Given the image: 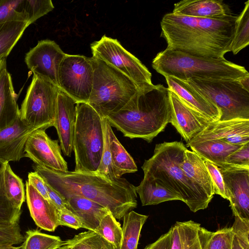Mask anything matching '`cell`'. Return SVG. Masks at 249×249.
<instances>
[{
	"instance_id": "4fadbf2b",
	"label": "cell",
	"mask_w": 249,
	"mask_h": 249,
	"mask_svg": "<svg viewBox=\"0 0 249 249\" xmlns=\"http://www.w3.org/2000/svg\"><path fill=\"white\" fill-rule=\"evenodd\" d=\"M24 153L25 157L35 164L57 171H68L58 141L51 139L44 129H38L30 134L25 145Z\"/></svg>"
},
{
	"instance_id": "7dc6e473",
	"label": "cell",
	"mask_w": 249,
	"mask_h": 249,
	"mask_svg": "<svg viewBox=\"0 0 249 249\" xmlns=\"http://www.w3.org/2000/svg\"><path fill=\"white\" fill-rule=\"evenodd\" d=\"M45 182L50 200L56 209L61 212H71L69 210L67 202L63 197L50 186L45 181Z\"/></svg>"
},
{
	"instance_id": "83f0119b",
	"label": "cell",
	"mask_w": 249,
	"mask_h": 249,
	"mask_svg": "<svg viewBox=\"0 0 249 249\" xmlns=\"http://www.w3.org/2000/svg\"><path fill=\"white\" fill-rule=\"evenodd\" d=\"M142 206L157 205L171 200H180L173 192L154 180L143 178L140 185L136 187Z\"/></svg>"
},
{
	"instance_id": "52a82bcc",
	"label": "cell",
	"mask_w": 249,
	"mask_h": 249,
	"mask_svg": "<svg viewBox=\"0 0 249 249\" xmlns=\"http://www.w3.org/2000/svg\"><path fill=\"white\" fill-rule=\"evenodd\" d=\"M104 141L102 116L88 104L77 103L73 142L74 171L97 172Z\"/></svg>"
},
{
	"instance_id": "30bf717a",
	"label": "cell",
	"mask_w": 249,
	"mask_h": 249,
	"mask_svg": "<svg viewBox=\"0 0 249 249\" xmlns=\"http://www.w3.org/2000/svg\"><path fill=\"white\" fill-rule=\"evenodd\" d=\"M92 56L113 66L130 78L139 90L153 87L152 74L136 56L125 50L116 39L104 35L90 44Z\"/></svg>"
},
{
	"instance_id": "6da1fadb",
	"label": "cell",
	"mask_w": 249,
	"mask_h": 249,
	"mask_svg": "<svg viewBox=\"0 0 249 249\" xmlns=\"http://www.w3.org/2000/svg\"><path fill=\"white\" fill-rule=\"evenodd\" d=\"M237 17L231 13L214 18L169 13L160 21V36L165 40L167 50L200 57L224 58L231 52Z\"/></svg>"
},
{
	"instance_id": "c3c4849f",
	"label": "cell",
	"mask_w": 249,
	"mask_h": 249,
	"mask_svg": "<svg viewBox=\"0 0 249 249\" xmlns=\"http://www.w3.org/2000/svg\"><path fill=\"white\" fill-rule=\"evenodd\" d=\"M171 231L160 236L154 243L147 246L144 249H171Z\"/></svg>"
},
{
	"instance_id": "f907efd6",
	"label": "cell",
	"mask_w": 249,
	"mask_h": 249,
	"mask_svg": "<svg viewBox=\"0 0 249 249\" xmlns=\"http://www.w3.org/2000/svg\"><path fill=\"white\" fill-rule=\"evenodd\" d=\"M231 249H249V246L240 242L238 238L233 235Z\"/></svg>"
},
{
	"instance_id": "5bb4252c",
	"label": "cell",
	"mask_w": 249,
	"mask_h": 249,
	"mask_svg": "<svg viewBox=\"0 0 249 249\" xmlns=\"http://www.w3.org/2000/svg\"><path fill=\"white\" fill-rule=\"evenodd\" d=\"M223 177L233 214L249 219V168L218 167Z\"/></svg>"
},
{
	"instance_id": "3957f363",
	"label": "cell",
	"mask_w": 249,
	"mask_h": 249,
	"mask_svg": "<svg viewBox=\"0 0 249 249\" xmlns=\"http://www.w3.org/2000/svg\"><path fill=\"white\" fill-rule=\"evenodd\" d=\"M170 92L161 84L139 90L122 109L105 117L124 137L150 142L169 123Z\"/></svg>"
},
{
	"instance_id": "8992f818",
	"label": "cell",
	"mask_w": 249,
	"mask_h": 249,
	"mask_svg": "<svg viewBox=\"0 0 249 249\" xmlns=\"http://www.w3.org/2000/svg\"><path fill=\"white\" fill-rule=\"evenodd\" d=\"M93 79L87 103L102 117L122 109L139 90L128 76L107 62L92 57Z\"/></svg>"
},
{
	"instance_id": "7a4b0ae2",
	"label": "cell",
	"mask_w": 249,
	"mask_h": 249,
	"mask_svg": "<svg viewBox=\"0 0 249 249\" xmlns=\"http://www.w3.org/2000/svg\"><path fill=\"white\" fill-rule=\"evenodd\" d=\"M33 168L64 199L88 198L107 209L116 219L137 206L136 187L124 178L111 180L96 172L59 171L36 164Z\"/></svg>"
},
{
	"instance_id": "b9f144b4",
	"label": "cell",
	"mask_w": 249,
	"mask_h": 249,
	"mask_svg": "<svg viewBox=\"0 0 249 249\" xmlns=\"http://www.w3.org/2000/svg\"><path fill=\"white\" fill-rule=\"evenodd\" d=\"M204 162L212 179L214 194L218 195L229 200L223 177L218 167L206 160H204Z\"/></svg>"
},
{
	"instance_id": "d6986e66",
	"label": "cell",
	"mask_w": 249,
	"mask_h": 249,
	"mask_svg": "<svg viewBox=\"0 0 249 249\" xmlns=\"http://www.w3.org/2000/svg\"><path fill=\"white\" fill-rule=\"evenodd\" d=\"M165 78L169 89L188 107L212 122L219 120L221 112L219 108L185 81L171 76Z\"/></svg>"
},
{
	"instance_id": "603a6c76",
	"label": "cell",
	"mask_w": 249,
	"mask_h": 249,
	"mask_svg": "<svg viewBox=\"0 0 249 249\" xmlns=\"http://www.w3.org/2000/svg\"><path fill=\"white\" fill-rule=\"evenodd\" d=\"M172 13L185 16L214 18L231 13L221 0H183L174 4Z\"/></svg>"
},
{
	"instance_id": "9a60e30c",
	"label": "cell",
	"mask_w": 249,
	"mask_h": 249,
	"mask_svg": "<svg viewBox=\"0 0 249 249\" xmlns=\"http://www.w3.org/2000/svg\"><path fill=\"white\" fill-rule=\"evenodd\" d=\"M212 140H219L238 145L249 142V120L234 119L211 122L187 144Z\"/></svg>"
},
{
	"instance_id": "681fc988",
	"label": "cell",
	"mask_w": 249,
	"mask_h": 249,
	"mask_svg": "<svg viewBox=\"0 0 249 249\" xmlns=\"http://www.w3.org/2000/svg\"><path fill=\"white\" fill-rule=\"evenodd\" d=\"M170 229L171 231V249H182L180 237L176 223Z\"/></svg>"
},
{
	"instance_id": "1f68e13d",
	"label": "cell",
	"mask_w": 249,
	"mask_h": 249,
	"mask_svg": "<svg viewBox=\"0 0 249 249\" xmlns=\"http://www.w3.org/2000/svg\"><path fill=\"white\" fill-rule=\"evenodd\" d=\"M182 249H203L204 228L192 220L176 222Z\"/></svg>"
},
{
	"instance_id": "8fae6325",
	"label": "cell",
	"mask_w": 249,
	"mask_h": 249,
	"mask_svg": "<svg viewBox=\"0 0 249 249\" xmlns=\"http://www.w3.org/2000/svg\"><path fill=\"white\" fill-rule=\"evenodd\" d=\"M93 66L91 57L66 54L61 63L59 88L77 103H87L92 88Z\"/></svg>"
},
{
	"instance_id": "60d3db41",
	"label": "cell",
	"mask_w": 249,
	"mask_h": 249,
	"mask_svg": "<svg viewBox=\"0 0 249 249\" xmlns=\"http://www.w3.org/2000/svg\"><path fill=\"white\" fill-rule=\"evenodd\" d=\"M24 239L18 223L9 226H0V245L19 244L23 242Z\"/></svg>"
},
{
	"instance_id": "4dcf8cb0",
	"label": "cell",
	"mask_w": 249,
	"mask_h": 249,
	"mask_svg": "<svg viewBox=\"0 0 249 249\" xmlns=\"http://www.w3.org/2000/svg\"><path fill=\"white\" fill-rule=\"evenodd\" d=\"M63 244L68 249H116L103 236L90 230L75 235Z\"/></svg>"
},
{
	"instance_id": "484cf974",
	"label": "cell",
	"mask_w": 249,
	"mask_h": 249,
	"mask_svg": "<svg viewBox=\"0 0 249 249\" xmlns=\"http://www.w3.org/2000/svg\"><path fill=\"white\" fill-rule=\"evenodd\" d=\"M0 180L5 197L15 208L21 209L26 197L24 184L22 179L13 171L9 162L2 164Z\"/></svg>"
},
{
	"instance_id": "44dd1931",
	"label": "cell",
	"mask_w": 249,
	"mask_h": 249,
	"mask_svg": "<svg viewBox=\"0 0 249 249\" xmlns=\"http://www.w3.org/2000/svg\"><path fill=\"white\" fill-rule=\"evenodd\" d=\"M19 115L17 95L5 65L0 73V131L12 125Z\"/></svg>"
},
{
	"instance_id": "f6af8a7d",
	"label": "cell",
	"mask_w": 249,
	"mask_h": 249,
	"mask_svg": "<svg viewBox=\"0 0 249 249\" xmlns=\"http://www.w3.org/2000/svg\"><path fill=\"white\" fill-rule=\"evenodd\" d=\"M58 221L59 226H65L76 230L83 228L78 217L71 212L58 211Z\"/></svg>"
},
{
	"instance_id": "e0dca14e",
	"label": "cell",
	"mask_w": 249,
	"mask_h": 249,
	"mask_svg": "<svg viewBox=\"0 0 249 249\" xmlns=\"http://www.w3.org/2000/svg\"><path fill=\"white\" fill-rule=\"evenodd\" d=\"M170 95L171 115L169 123L188 143L212 121L188 107L172 91Z\"/></svg>"
},
{
	"instance_id": "ba28073f",
	"label": "cell",
	"mask_w": 249,
	"mask_h": 249,
	"mask_svg": "<svg viewBox=\"0 0 249 249\" xmlns=\"http://www.w3.org/2000/svg\"><path fill=\"white\" fill-rule=\"evenodd\" d=\"M184 81L219 108V121L249 120V91L238 80L191 78Z\"/></svg>"
},
{
	"instance_id": "d590c367",
	"label": "cell",
	"mask_w": 249,
	"mask_h": 249,
	"mask_svg": "<svg viewBox=\"0 0 249 249\" xmlns=\"http://www.w3.org/2000/svg\"><path fill=\"white\" fill-rule=\"evenodd\" d=\"M203 249H231L233 233L231 227L212 232L204 228Z\"/></svg>"
},
{
	"instance_id": "f1b7e54d",
	"label": "cell",
	"mask_w": 249,
	"mask_h": 249,
	"mask_svg": "<svg viewBox=\"0 0 249 249\" xmlns=\"http://www.w3.org/2000/svg\"><path fill=\"white\" fill-rule=\"evenodd\" d=\"M148 216L131 211L123 217L122 238L119 249H138L142 228Z\"/></svg>"
},
{
	"instance_id": "ffe728a7",
	"label": "cell",
	"mask_w": 249,
	"mask_h": 249,
	"mask_svg": "<svg viewBox=\"0 0 249 249\" xmlns=\"http://www.w3.org/2000/svg\"><path fill=\"white\" fill-rule=\"evenodd\" d=\"M27 204L30 215L41 229L53 231L59 226L58 210L50 201L44 198L28 182L25 183Z\"/></svg>"
},
{
	"instance_id": "f546056e",
	"label": "cell",
	"mask_w": 249,
	"mask_h": 249,
	"mask_svg": "<svg viewBox=\"0 0 249 249\" xmlns=\"http://www.w3.org/2000/svg\"><path fill=\"white\" fill-rule=\"evenodd\" d=\"M28 26L27 21L0 23V59L7 57Z\"/></svg>"
},
{
	"instance_id": "836d02e7",
	"label": "cell",
	"mask_w": 249,
	"mask_h": 249,
	"mask_svg": "<svg viewBox=\"0 0 249 249\" xmlns=\"http://www.w3.org/2000/svg\"><path fill=\"white\" fill-rule=\"evenodd\" d=\"M24 237L21 249H57L63 243L59 237L44 233L37 230L27 231Z\"/></svg>"
},
{
	"instance_id": "7402d4cb",
	"label": "cell",
	"mask_w": 249,
	"mask_h": 249,
	"mask_svg": "<svg viewBox=\"0 0 249 249\" xmlns=\"http://www.w3.org/2000/svg\"><path fill=\"white\" fill-rule=\"evenodd\" d=\"M69 209L78 217L83 228L95 231L103 218L110 211L92 200L74 196L65 199Z\"/></svg>"
},
{
	"instance_id": "277c9868",
	"label": "cell",
	"mask_w": 249,
	"mask_h": 249,
	"mask_svg": "<svg viewBox=\"0 0 249 249\" xmlns=\"http://www.w3.org/2000/svg\"><path fill=\"white\" fill-rule=\"evenodd\" d=\"M180 142L156 145L153 155L142 166L144 177L154 180L176 194L193 212L207 208L212 198L181 168L185 150Z\"/></svg>"
},
{
	"instance_id": "f5cc1de1",
	"label": "cell",
	"mask_w": 249,
	"mask_h": 249,
	"mask_svg": "<svg viewBox=\"0 0 249 249\" xmlns=\"http://www.w3.org/2000/svg\"><path fill=\"white\" fill-rule=\"evenodd\" d=\"M0 249H21V246L14 247L11 245H0Z\"/></svg>"
},
{
	"instance_id": "ab89813d",
	"label": "cell",
	"mask_w": 249,
	"mask_h": 249,
	"mask_svg": "<svg viewBox=\"0 0 249 249\" xmlns=\"http://www.w3.org/2000/svg\"><path fill=\"white\" fill-rule=\"evenodd\" d=\"M2 164L0 162V173ZM21 214V209L15 208L5 197L2 191L0 175V226L18 223Z\"/></svg>"
},
{
	"instance_id": "11a10c76",
	"label": "cell",
	"mask_w": 249,
	"mask_h": 249,
	"mask_svg": "<svg viewBox=\"0 0 249 249\" xmlns=\"http://www.w3.org/2000/svg\"><path fill=\"white\" fill-rule=\"evenodd\" d=\"M68 249V248L66 247V246L63 244V245L62 246H61L60 247L58 248V249Z\"/></svg>"
},
{
	"instance_id": "ac0fdd59",
	"label": "cell",
	"mask_w": 249,
	"mask_h": 249,
	"mask_svg": "<svg viewBox=\"0 0 249 249\" xmlns=\"http://www.w3.org/2000/svg\"><path fill=\"white\" fill-rule=\"evenodd\" d=\"M35 130L24 123L19 115L12 125L0 131V162L17 161L25 157L26 142Z\"/></svg>"
},
{
	"instance_id": "9c48e42d",
	"label": "cell",
	"mask_w": 249,
	"mask_h": 249,
	"mask_svg": "<svg viewBox=\"0 0 249 249\" xmlns=\"http://www.w3.org/2000/svg\"><path fill=\"white\" fill-rule=\"evenodd\" d=\"M59 88L34 74L19 109L26 124L36 129L53 126Z\"/></svg>"
},
{
	"instance_id": "7bdbcfd3",
	"label": "cell",
	"mask_w": 249,
	"mask_h": 249,
	"mask_svg": "<svg viewBox=\"0 0 249 249\" xmlns=\"http://www.w3.org/2000/svg\"><path fill=\"white\" fill-rule=\"evenodd\" d=\"M225 165L249 168V142L230 155L226 160Z\"/></svg>"
},
{
	"instance_id": "4316f807",
	"label": "cell",
	"mask_w": 249,
	"mask_h": 249,
	"mask_svg": "<svg viewBox=\"0 0 249 249\" xmlns=\"http://www.w3.org/2000/svg\"><path fill=\"white\" fill-rule=\"evenodd\" d=\"M108 131L112 165L116 177L119 178L125 174L137 171V166L134 160L118 140L109 123Z\"/></svg>"
},
{
	"instance_id": "d4e9b609",
	"label": "cell",
	"mask_w": 249,
	"mask_h": 249,
	"mask_svg": "<svg viewBox=\"0 0 249 249\" xmlns=\"http://www.w3.org/2000/svg\"><path fill=\"white\" fill-rule=\"evenodd\" d=\"M180 167L204 189L210 198H213L214 195L213 182L204 160L202 158L194 152L186 149Z\"/></svg>"
},
{
	"instance_id": "e575fe53",
	"label": "cell",
	"mask_w": 249,
	"mask_h": 249,
	"mask_svg": "<svg viewBox=\"0 0 249 249\" xmlns=\"http://www.w3.org/2000/svg\"><path fill=\"white\" fill-rule=\"evenodd\" d=\"M112 244L116 249H119L122 238V228L119 222L110 212L102 219L94 231Z\"/></svg>"
},
{
	"instance_id": "cb8c5ba5",
	"label": "cell",
	"mask_w": 249,
	"mask_h": 249,
	"mask_svg": "<svg viewBox=\"0 0 249 249\" xmlns=\"http://www.w3.org/2000/svg\"><path fill=\"white\" fill-rule=\"evenodd\" d=\"M192 151L203 160L221 167L225 165L227 158L242 145L231 144L219 140H212L187 144Z\"/></svg>"
},
{
	"instance_id": "2e32d148",
	"label": "cell",
	"mask_w": 249,
	"mask_h": 249,
	"mask_svg": "<svg viewBox=\"0 0 249 249\" xmlns=\"http://www.w3.org/2000/svg\"><path fill=\"white\" fill-rule=\"evenodd\" d=\"M77 102L59 89L55 108L53 126L64 154L71 156L76 116Z\"/></svg>"
},
{
	"instance_id": "bcb514c9",
	"label": "cell",
	"mask_w": 249,
	"mask_h": 249,
	"mask_svg": "<svg viewBox=\"0 0 249 249\" xmlns=\"http://www.w3.org/2000/svg\"><path fill=\"white\" fill-rule=\"evenodd\" d=\"M27 181L44 198L50 201L45 181L36 172L34 171L29 173Z\"/></svg>"
},
{
	"instance_id": "8d00e7d4",
	"label": "cell",
	"mask_w": 249,
	"mask_h": 249,
	"mask_svg": "<svg viewBox=\"0 0 249 249\" xmlns=\"http://www.w3.org/2000/svg\"><path fill=\"white\" fill-rule=\"evenodd\" d=\"M102 119L104 133V146L100 163L96 173L110 179L115 180L118 178L114 174L112 162L108 131L109 122L105 117H102Z\"/></svg>"
},
{
	"instance_id": "db71d44e",
	"label": "cell",
	"mask_w": 249,
	"mask_h": 249,
	"mask_svg": "<svg viewBox=\"0 0 249 249\" xmlns=\"http://www.w3.org/2000/svg\"><path fill=\"white\" fill-rule=\"evenodd\" d=\"M6 65V58L0 59V73L3 68Z\"/></svg>"
},
{
	"instance_id": "ee69618b",
	"label": "cell",
	"mask_w": 249,
	"mask_h": 249,
	"mask_svg": "<svg viewBox=\"0 0 249 249\" xmlns=\"http://www.w3.org/2000/svg\"><path fill=\"white\" fill-rule=\"evenodd\" d=\"M231 228L233 235L240 242L249 246V219H243L235 216Z\"/></svg>"
},
{
	"instance_id": "7c38bea8",
	"label": "cell",
	"mask_w": 249,
	"mask_h": 249,
	"mask_svg": "<svg viewBox=\"0 0 249 249\" xmlns=\"http://www.w3.org/2000/svg\"><path fill=\"white\" fill-rule=\"evenodd\" d=\"M66 54L54 41L44 39L30 49L24 61L34 74L59 88V70Z\"/></svg>"
},
{
	"instance_id": "74e56055",
	"label": "cell",
	"mask_w": 249,
	"mask_h": 249,
	"mask_svg": "<svg viewBox=\"0 0 249 249\" xmlns=\"http://www.w3.org/2000/svg\"><path fill=\"white\" fill-rule=\"evenodd\" d=\"M23 1V0H0V23L12 21L27 22Z\"/></svg>"
},
{
	"instance_id": "f35d334b",
	"label": "cell",
	"mask_w": 249,
	"mask_h": 249,
	"mask_svg": "<svg viewBox=\"0 0 249 249\" xmlns=\"http://www.w3.org/2000/svg\"><path fill=\"white\" fill-rule=\"evenodd\" d=\"M23 7L29 25L52 11L54 6L51 0H23Z\"/></svg>"
},
{
	"instance_id": "d6a6232c",
	"label": "cell",
	"mask_w": 249,
	"mask_h": 249,
	"mask_svg": "<svg viewBox=\"0 0 249 249\" xmlns=\"http://www.w3.org/2000/svg\"><path fill=\"white\" fill-rule=\"evenodd\" d=\"M249 44V0L245 3L243 10L238 16L231 45V52L237 54Z\"/></svg>"
},
{
	"instance_id": "5b68a950",
	"label": "cell",
	"mask_w": 249,
	"mask_h": 249,
	"mask_svg": "<svg viewBox=\"0 0 249 249\" xmlns=\"http://www.w3.org/2000/svg\"><path fill=\"white\" fill-rule=\"evenodd\" d=\"M152 66L164 77L171 76L182 81L191 78L238 80L249 75L245 67L225 57H200L166 49L157 54Z\"/></svg>"
},
{
	"instance_id": "816d5d0a",
	"label": "cell",
	"mask_w": 249,
	"mask_h": 249,
	"mask_svg": "<svg viewBox=\"0 0 249 249\" xmlns=\"http://www.w3.org/2000/svg\"><path fill=\"white\" fill-rule=\"evenodd\" d=\"M238 80L242 87L249 91V75L242 77Z\"/></svg>"
}]
</instances>
